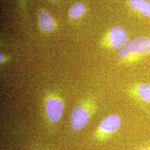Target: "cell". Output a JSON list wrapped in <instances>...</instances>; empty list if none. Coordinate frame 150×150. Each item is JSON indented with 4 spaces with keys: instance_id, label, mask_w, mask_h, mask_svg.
<instances>
[{
    "instance_id": "obj_1",
    "label": "cell",
    "mask_w": 150,
    "mask_h": 150,
    "mask_svg": "<svg viewBox=\"0 0 150 150\" xmlns=\"http://www.w3.org/2000/svg\"><path fill=\"white\" fill-rule=\"evenodd\" d=\"M150 55V38L139 36L125 45L118 52V57L126 64L137 63Z\"/></svg>"
},
{
    "instance_id": "obj_6",
    "label": "cell",
    "mask_w": 150,
    "mask_h": 150,
    "mask_svg": "<svg viewBox=\"0 0 150 150\" xmlns=\"http://www.w3.org/2000/svg\"><path fill=\"white\" fill-rule=\"evenodd\" d=\"M121 118L116 115H112L104 118L99 126L100 131L105 134H108L117 131L121 125Z\"/></svg>"
},
{
    "instance_id": "obj_5",
    "label": "cell",
    "mask_w": 150,
    "mask_h": 150,
    "mask_svg": "<svg viewBox=\"0 0 150 150\" xmlns=\"http://www.w3.org/2000/svg\"><path fill=\"white\" fill-rule=\"evenodd\" d=\"M64 110L63 103L55 98L48 100L46 105V110L48 118L52 122H57L61 118Z\"/></svg>"
},
{
    "instance_id": "obj_4",
    "label": "cell",
    "mask_w": 150,
    "mask_h": 150,
    "mask_svg": "<svg viewBox=\"0 0 150 150\" xmlns=\"http://www.w3.org/2000/svg\"><path fill=\"white\" fill-rule=\"evenodd\" d=\"M89 113L81 107L75 108L71 116V125L72 129L76 131H79L83 129L88 122L89 120Z\"/></svg>"
},
{
    "instance_id": "obj_12",
    "label": "cell",
    "mask_w": 150,
    "mask_h": 150,
    "mask_svg": "<svg viewBox=\"0 0 150 150\" xmlns=\"http://www.w3.org/2000/svg\"><path fill=\"white\" fill-rule=\"evenodd\" d=\"M139 150H147V149H140Z\"/></svg>"
},
{
    "instance_id": "obj_10",
    "label": "cell",
    "mask_w": 150,
    "mask_h": 150,
    "mask_svg": "<svg viewBox=\"0 0 150 150\" xmlns=\"http://www.w3.org/2000/svg\"><path fill=\"white\" fill-rule=\"evenodd\" d=\"M3 59V55L1 54V62L2 61V59Z\"/></svg>"
},
{
    "instance_id": "obj_2",
    "label": "cell",
    "mask_w": 150,
    "mask_h": 150,
    "mask_svg": "<svg viewBox=\"0 0 150 150\" xmlns=\"http://www.w3.org/2000/svg\"><path fill=\"white\" fill-rule=\"evenodd\" d=\"M108 43L115 50H121L129 42L127 33L123 27L115 26L111 28L108 36Z\"/></svg>"
},
{
    "instance_id": "obj_7",
    "label": "cell",
    "mask_w": 150,
    "mask_h": 150,
    "mask_svg": "<svg viewBox=\"0 0 150 150\" xmlns=\"http://www.w3.org/2000/svg\"><path fill=\"white\" fill-rule=\"evenodd\" d=\"M129 7L142 16L150 18V2L148 0H129Z\"/></svg>"
},
{
    "instance_id": "obj_11",
    "label": "cell",
    "mask_w": 150,
    "mask_h": 150,
    "mask_svg": "<svg viewBox=\"0 0 150 150\" xmlns=\"http://www.w3.org/2000/svg\"><path fill=\"white\" fill-rule=\"evenodd\" d=\"M50 1H52V2H56V1H58V0H50Z\"/></svg>"
},
{
    "instance_id": "obj_3",
    "label": "cell",
    "mask_w": 150,
    "mask_h": 150,
    "mask_svg": "<svg viewBox=\"0 0 150 150\" xmlns=\"http://www.w3.org/2000/svg\"><path fill=\"white\" fill-rule=\"evenodd\" d=\"M128 94L137 101L150 103V83L136 82L129 86Z\"/></svg>"
},
{
    "instance_id": "obj_8",
    "label": "cell",
    "mask_w": 150,
    "mask_h": 150,
    "mask_svg": "<svg viewBox=\"0 0 150 150\" xmlns=\"http://www.w3.org/2000/svg\"><path fill=\"white\" fill-rule=\"evenodd\" d=\"M38 20L40 26L44 31H50L54 28L52 18L51 15L47 11H43L38 15Z\"/></svg>"
},
{
    "instance_id": "obj_9",
    "label": "cell",
    "mask_w": 150,
    "mask_h": 150,
    "mask_svg": "<svg viewBox=\"0 0 150 150\" xmlns=\"http://www.w3.org/2000/svg\"><path fill=\"white\" fill-rule=\"evenodd\" d=\"M86 10V6L82 3H78L73 6L69 12L71 17L77 18L82 16Z\"/></svg>"
}]
</instances>
